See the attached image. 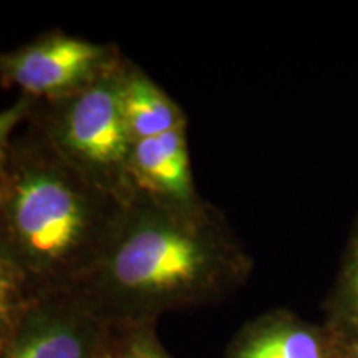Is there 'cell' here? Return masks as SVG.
Here are the masks:
<instances>
[{
    "label": "cell",
    "mask_w": 358,
    "mask_h": 358,
    "mask_svg": "<svg viewBox=\"0 0 358 358\" xmlns=\"http://www.w3.org/2000/svg\"><path fill=\"white\" fill-rule=\"evenodd\" d=\"M250 271L252 259L208 201L178 204L136 194L101 259L73 289L124 330L221 302Z\"/></svg>",
    "instance_id": "cell-1"
},
{
    "label": "cell",
    "mask_w": 358,
    "mask_h": 358,
    "mask_svg": "<svg viewBox=\"0 0 358 358\" xmlns=\"http://www.w3.org/2000/svg\"><path fill=\"white\" fill-rule=\"evenodd\" d=\"M123 211L27 120L0 176V254L37 292L78 285L101 259Z\"/></svg>",
    "instance_id": "cell-2"
},
{
    "label": "cell",
    "mask_w": 358,
    "mask_h": 358,
    "mask_svg": "<svg viewBox=\"0 0 358 358\" xmlns=\"http://www.w3.org/2000/svg\"><path fill=\"white\" fill-rule=\"evenodd\" d=\"M123 58L108 73L71 95L35 100L29 120L66 163L127 208L136 198V191L129 176L134 143L120 110Z\"/></svg>",
    "instance_id": "cell-3"
},
{
    "label": "cell",
    "mask_w": 358,
    "mask_h": 358,
    "mask_svg": "<svg viewBox=\"0 0 358 358\" xmlns=\"http://www.w3.org/2000/svg\"><path fill=\"white\" fill-rule=\"evenodd\" d=\"M122 58L113 43L53 30L13 50L0 52V85L17 87L22 95L37 101H50L96 82Z\"/></svg>",
    "instance_id": "cell-4"
},
{
    "label": "cell",
    "mask_w": 358,
    "mask_h": 358,
    "mask_svg": "<svg viewBox=\"0 0 358 358\" xmlns=\"http://www.w3.org/2000/svg\"><path fill=\"white\" fill-rule=\"evenodd\" d=\"M118 330L77 289L37 292L0 358H103Z\"/></svg>",
    "instance_id": "cell-5"
},
{
    "label": "cell",
    "mask_w": 358,
    "mask_h": 358,
    "mask_svg": "<svg viewBox=\"0 0 358 358\" xmlns=\"http://www.w3.org/2000/svg\"><path fill=\"white\" fill-rule=\"evenodd\" d=\"M338 334L290 310L262 313L232 337L224 358H335Z\"/></svg>",
    "instance_id": "cell-6"
},
{
    "label": "cell",
    "mask_w": 358,
    "mask_h": 358,
    "mask_svg": "<svg viewBox=\"0 0 358 358\" xmlns=\"http://www.w3.org/2000/svg\"><path fill=\"white\" fill-rule=\"evenodd\" d=\"M129 176L136 194L178 204L199 201L191 169L187 127L134 143Z\"/></svg>",
    "instance_id": "cell-7"
},
{
    "label": "cell",
    "mask_w": 358,
    "mask_h": 358,
    "mask_svg": "<svg viewBox=\"0 0 358 358\" xmlns=\"http://www.w3.org/2000/svg\"><path fill=\"white\" fill-rule=\"evenodd\" d=\"M120 110L133 143L187 127V116L145 70L123 58L120 66Z\"/></svg>",
    "instance_id": "cell-8"
},
{
    "label": "cell",
    "mask_w": 358,
    "mask_h": 358,
    "mask_svg": "<svg viewBox=\"0 0 358 358\" xmlns=\"http://www.w3.org/2000/svg\"><path fill=\"white\" fill-rule=\"evenodd\" d=\"M335 332L358 337V221L348 239L334 289L327 299V319Z\"/></svg>",
    "instance_id": "cell-9"
},
{
    "label": "cell",
    "mask_w": 358,
    "mask_h": 358,
    "mask_svg": "<svg viewBox=\"0 0 358 358\" xmlns=\"http://www.w3.org/2000/svg\"><path fill=\"white\" fill-rule=\"evenodd\" d=\"M37 290L10 261L0 254V348L32 303Z\"/></svg>",
    "instance_id": "cell-10"
},
{
    "label": "cell",
    "mask_w": 358,
    "mask_h": 358,
    "mask_svg": "<svg viewBox=\"0 0 358 358\" xmlns=\"http://www.w3.org/2000/svg\"><path fill=\"white\" fill-rule=\"evenodd\" d=\"M115 353L118 358H171L156 335L155 325L118 330Z\"/></svg>",
    "instance_id": "cell-11"
},
{
    "label": "cell",
    "mask_w": 358,
    "mask_h": 358,
    "mask_svg": "<svg viewBox=\"0 0 358 358\" xmlns=\"http://www.w3.org/2000/svg\"><path fill=\"white\" fill-rule=\"evenodd\" d=\"M34 98L20 95L12 106L0 111V176H2L17 129L24 127L34 108Z\"/></svg>",
    "instance_id": "cell-12"
},
{
    "label": "cell",
    "mask_w": 358,
    "mask_h": 358,
    "mask_svg": "<svg viewBox=\"0 0 358 358\" xmlns=\"http://www.w3.org/2000/svg\"><path fill=\"white\" fill-rule=\"evenodd\" d=\"M335 358H358V337H345V335L338 334Z\"/></svg>",
    "instance_id": "cell-13"
},
{
    "label": "cell",
    "mask_w": 358,
    "mask_h": 358,
    "mask_svg": "<svg viewBox=\"0 0 358 358\" xmlns=\"http://www.w3.org/2000/svg\"><path fill=\"white\" fill-rule=\"evenodd\" d=\"M115 343H116V342H115ZM103 358H118V357H116V353H115V347H113V350H111V352L108 353V355H105Z\"/></svg>",
    "instance_id": "cell-14"
}]
</instances>
